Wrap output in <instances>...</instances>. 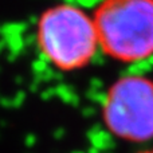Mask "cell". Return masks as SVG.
Listing matches in <instances>:
<instances>
[{
    "label": "cell",
    "mask_w": 153,
    "mask_h": 153,
    "mask_svg": "<svg viewBox=\"0 0 153 153\" xmlns=\"http://www.w3.org/2000/svg\"><path fill=\"white\" fill-rule=\"evenodd\" d=\"M35 45L50 66L63 73L87 67L100 50L93 16L73 3H55L40 13Z\"/></svg>",
    "instance_id": "6da1fadb"
},
{
    "label": "cell",
    "mask_w": 153,
    "mask_h": 153,
    "mask_svg": "<svg viewBox=\"0 0 153 153\" xmlns=\"http://www.w3.org/2000/svg\"><path fill=\"white\" fill-rule=\"evenodd\" d=\"M91 16L110 59L137 63L153 56V0H101Z\"/></svg>",
    "instance_id": "7a4b0ae2"
},
{
    "label": "cell",
    "mask_w": 153,
    "mask_h": 153,
    "mask_svg": "<svg viewBox=\"0 0 153 153\" xmlns=\"http://www.w3.org/2000/svg\"><path fill=\"white\" fill-rule=\"evenodd\" d=\"M108 130L125 141L153 138V81L144 75H124L110 85L102 102Z\"/></svg>",
    "instance_id": "3957f363"
},
{
    "label": "cell",
    "mask_w": 153,
    "mask_h": 153,
    "mask_svg": "<svg viewBox=\"0 0 153 153\" xmlns=\"http://www.w3.org/2000/svg\"><path fill=\"white\" fill-rule=\"evenodd\" d=\"M141 153H153V149H149V151H144V152H141Z\"/></svg>",
    "instance_id": "277c9868"
}]
</instances>
